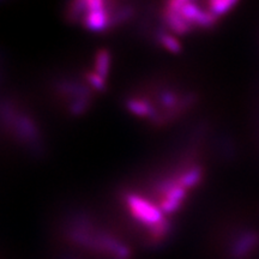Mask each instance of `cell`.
<instances>
[{"label":"cell","mask_w":259,"mask_h":259,"mask_svg":"<svg viewBox=\"0 0 259 259\" xmlns=\"http://www.w3.org/2000/svg\"><path fill=\"white\" fill-rule=\"evenodd\" d=\"M132 14L134 10L125 4L103 2L73 3L67 10V17L70 19L95 31L114 28L128 19Z\"/></svg>","instance_id":"obj_1"},{"label":"cell","mask_w":259,"mask_h":259,"mask_svg":"<svg viewBox=\"0 0 259 259\" xmlns=\"http://www.w3.org/2000/svg\"><path fill=\"white\" fill-rule=\"evenodd\" d=\"M196 2H171L162 10V19L168 30L176 34H187L193 29H209L218 23L219 16L212 12L209 3L206 8Z\"/></svg>","instance_id":"obj_2"},{"label":"cell","mask_w":259,"mask_h":259,"mask_svg":"<svg viewBox=\"0 0 259 259\" xmlns=\"http://www.w3.org/2000/svg\"><path fill=\"white\" fill-rule=\"evenodd\" d=\"M236 4H238V3L233 2V0H218V2H210L209 6L210 9L212 10L213 14L218 15L220 17V16L231 11Z\"/></svg>","instance_id":"obj_4"},{"label":"cell","mask_w":259,"mask_h":259,"mask_svg":"<svg viewBox=\"0 0 259 259\" xmlns=\"http://www.w3.org/2000/svg\"><path fill=\"white\" fill-rule=\"evenodd\" d=\"M258 244V236L255 234L242 235L232 247V257L235 259H241L248 255Z\"/></svg>","instance_id":"obj_3"}]
</instances>
